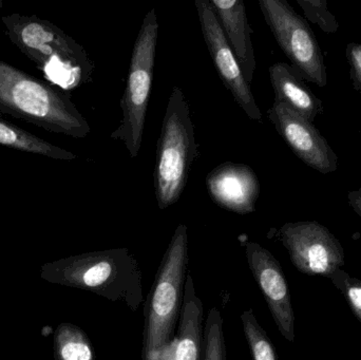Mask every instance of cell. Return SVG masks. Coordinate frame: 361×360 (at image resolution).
I'll return each mask as SVG.
<instances>
[{
	"instance_id": "cell-12",
	"label": "cell",
	"mask_w": 361,
	"mask_h": 360,
	"mask_svg": "<svg viewBox=\"0 0 361 360\" xmlns=\"http://www.w3.org/2000/svg\"><path fill=\"white\" fill-rule=\"evenodd\" d=\"M206 187L214 202L222 209L239 215L256 211L260 183L247 165L231 162L219 165L207 175Z\"/></svg>"
},
{
	"instance_id": "cell-6",
	"label": "cell",
	"mask_w": 361,
	"mask_h": 360,
	"mask_svg": "<svg viewBox=\"0 0 361 360\" xmlns=\"http://www.w3.org/2000/svg\"><path fill=\"white\" fill-rule=\"evenodd\" d=\"M159 23L156 10L144 17L131 54L124 94L121 99L122 120L111 137L122 142L131 159L139 156L145 129L148 103L154 82Z\"/></svg>"
},
{
	"instance_id": "cell-18",
	"label": "cell",
	"mask_w": 361,
	"mask_h": 360,
	"mask_svg": "<svg viewBox=\"0 0 361 360\" xmlns=\"http://www.w3.org/2000/svg\"><path fill=\"white\" fill-rule=\"evenodd\" d=\"M240 318L252 360H277L275 347L267 332L259 325L254 311L252 309L244 311Z\"/></svg>"
},
{
	"instance_id": "cell-13",
	"label": "cell",
	"mask_w": 361,
	"mask_h": 360,
	"mask_svg": "<svg viewBox=\"0 0 361 360\" xmlns=\"http://www.w3.org/2000/svg\"><path fill=\"white\" fill-rule=\"evenodd\" d=\"M227 42L239 61L244 77L250 85L257 61L252 42V27L243 0H209Z\"/></svg>"
},
{
	"instance_id": "cell-22",
	"label": "cell",
	"mask_w": 361,
	"mask_h": 360,
	"mask_svg": "<svg viewBox=\"0 0 361 360\" xmlns=\"http://www.w3.org/2000/svg\"><path fill=\"white\" fill-rule=\"evenodd\" d=\"M345 56L350 66V77L354 88L361 94V44L350 42L345 49Z\"/></svg>"
},
{
	"instance_id": "cell-11",
	"label": "cell",
	"mask_w": 361,
	"mask_h": 360,
	"mask_svg": "<svg viewBox=\"0 0 361 360\" xmlns=\"http://www.w3.org/2000/svg\"><path fill=\"white\" fill-rule=\"evenodd\" d=\"M248 268L260 289L279 333L288 342H295V314L290 289L275 256L259 243H245Z\"/></svg>"
},
{
	"instance_id": "cell-2",
	"label": "cell",
	"mask_w": 361,
	"mask_h": 360,
	"mask_svg": "<svg viewBox=\"0 0 361 360\" xmlns=\"http://www.w3.org/2000/svg\"><path fill=\"white\" fill-rule=\"evenodd\" d=\"M40 277L54 285L91 292L137 312L144 302L143 274L128 249H106L44 264Z\"/></svg>"
},
{
	"instance_id": "cell-7",
	"label": "cell",
	"mask_w": 361,
	"mask_h": 360,
	"mask_svg": "<svg viewBox=\"0 0 361 360\" xmlns=\"http://www.w3.org/2000/svg\"><path fill=\"white\" fill-rule=\"evenodd\" d=\"M276 42L303 80L326 87L328 74L315 33L286 0H259Z\"/></svg>"
},
{
	"instance_id": "cell-21",
	"label": "cell",
	"mask_w": 361,
	"mask_h": 360,
	"mask_svg": "<svg viewBox=\"0 0 361 360\" xmlns=\"http://www.w3.org/2000/svg\"><path fill=\"white\" fill-rule=\"evenodd\" d=\"M329 279L345 296L351 306L352 312L361 323V280L350 276L343 268L336 271Z\"/></svg>"
},
{
	"instance_id": "cell-16",
	"label": "cell",
	"mask_w": 361,
	"mask_h": 360,
	"mask_svg": "<svg viewBox=\"0 0 361 360\" xmlns=\"http://www.w3.org/2000/svg\"><path fill=\"white\" fill-rule=\"evenodd\" d=\"M0 145L56 161H73L78 159L73 152L53 145L2 118H0Z\"/></svg>"
},
{
	"instance_id": "cell-15",
	"label": "cell",
	"mask_w": 361,
	"mask_h": 360,
	"mask_svg": "<svg viewBox=\"0 0 361 360\" xmlns=\"http://www.w3.org/2000/svg\"><path fill=\"white\" fill-rule=\"evenodd\" d=\"M269 78L277 103L286 104L312 123L319 114L324 113L322 99L314 94L302 76L292 65L274 63L269 68Z\"/></svg>"
},
{
	"instance_id": "cell-1",
	"label": "cell",
	"mask_w": 361,
	"mask_h": 360,
	"mask_svg": "<svg viewBox=\"0 0 361 360\" xmlns=\"http://www.w3.org/2000/svg\"><path fill=\"white\" fill-rule=\"evenodd\" d=\"M4 116L75 139L91 132L67 90L0 59V118Z\"/></svg>"
},
{
	"instance_id": "cell-10",
	"label": "cell",
	"mask_w": 361,
	"mask_h": 360,
	"mask_svg": "<svg viewBox=\"0 0 361 360\" xmlns=\"http://www.w3.org/2000/svg\"><path fill=\"white\" fill-rule=\"evenodd\" d=\"M267 116L286 145L305 164L324 175L337 170L338 156L313 123L277 101Z\"/></svg>"
},
{
	"instance_id": "cell-20",
	"label": "cell",
	"mask_w": 361,
	"mask_h": 360,
	"mask_svg": "<svg viewBox=\"0 0 361 360\" xmlns=\"http://www.w3.org/2000/svg\"><path fill=\"white\" fill-rule=\"evenodd\" d=\"M297 4L302 8L305 17L320 27L324 33H336L339 23L335 15L329 10L326 0H297Z\"/></svg>"
},
{
	"instance_id": "cell-19",
	"label": "cell",
	"mask_w": 361,
	"mask_h": 360,
	"mask_svg": "<svg viewBox=\"0 0 361 360\" xmlns=\"http://www.w3.org/2000/svg\"><path fill=\"white\" fill-rule=\"evenodd\" d=\"M203 360H227L223 317L216 308L210 309L206 317Z\"/></svg>"
},
{
	"instance_id": "cell-8",
	"label": "cell",
	"mask_w": 361,
	"mask_h": 360,
	"mask_svg": "<svg viewBox=\"0 0 361 360\" xmlns=\"http://www.w3.org/2000/svg\"><path fill=\"white\" fill-rule=\"evenodd\" d=\"M278 238L290 255L293 266L305 275L330 278L345 263L338 239L317 221L286 223Z\"/></svg>"
},
{
	"instance_id": "cell-23",
	"label": "cell",
	"mask_w": 361,
	"mask_h": 360,
	"mask_svg": "<svg viewBox=\"0 0 361 360\" xmlns=\"http://www.w3.org/2000/svg\"><path fill=\"white\" fill-rule=\"evenodd\" d=\"M349 204L361 218V187L360 190L349 192Z\"/></svg>"
},
{
	"instance_id": "cell-5",
	"label": "cell",
	"mask_w": 361,
	"mask_h": 360,
	"mask_svg": "<svg viewBox=\"0 0 361 360\" xmlns=\"http://www.w3.org/2000/svg\"><path fill=\"white\" fill-rule=\"evenodd\" d=\"M197 156L190 106L183 89L175 86L163 120L154 168V190L161 211L180 200Z\"/></svg>"
},
{
	"instance_id": "cell-4",
	"label": "cell",
	"mask_w": 361,
	"mask_h": 360,
	"mask_svg": "<svg viewBox=\"0 0 361 360\" xmlns=\"http://www.w3.org/2000/svg\"><path fill=\"white\" fill-rule=\"evenodd\" d=\"M188 262V230L185 224H180L145 300L141 360H162L165 351L175 340Z\"/></svg>"
},
{
	"instance_id": "cell-9",
	"label": "cell",
	"mask_w": 361,
	"mask_h": 360,
	"mask_svg": "<svg viewBox=\"0 0 361 360\" xmlns=\"http://www.w3.org/2000/svg\"><path fill=\"white\" fill-rule=\"evenodd\" d=\"M195 8L204 40L223 85L250 120L262 123V113L252 95L250 85L244 77L239 61L225 38L209 0H195Z\"/></svg>"
},
{
	"instance_id": "cell-14",
	"label": "cell",
	"mask_w": 361,
	"mask_h": 360,
	"mask_svg": "<svg viewBox=\"0 0 361 360\" xmlns=\"http://www.w3.org/2000/svg\"><path fill=\"white\" fill-rule=\"evenodd\" d=\"M204 306L195 292L191 273L185 281L184 298L178 333L173 340V359L203 360Z\"/></svg>"
},
{
	"instance_id": "cell-17",
	"label": "cell",
	"mask_w": 361,
	"mask_h": 360,
	"mask_svg": "<svg viewBox=\"0 0 361 360\" xmlns=\"http://www.w3.org/2000/svg\"><path fill=\"white\" fill-rule=\"evenodd\" d=\"M55 360H95L88 335L78 325L61 323L54 333Z\"/></svg>"
},
{
	"instance_id": "cell-3",
	"label": "cell",
	"mask_w": 361,
	"mask_h": 360,
	"mask_svg": "<svg viewBox=\"0 0 361 360\" xmlns=\"http://www.w3.org/2000/svg\"><path fill=\"white\" fill-rule=\"evenodd\" d=\"M1 23L8 40L52 84L67 90L90 80L93 63L86 51L54 23L18 13L2 16Z\"/></svg>"
}]
</instances>
